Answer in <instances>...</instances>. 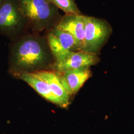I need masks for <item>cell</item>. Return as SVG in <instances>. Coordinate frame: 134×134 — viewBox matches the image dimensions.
<instances>
[{"label":"cell","instance_id":"obj_12","mask_svg":"<svg viewBox=\"0 0 134 134\" xmlns=\"http://www.w3.org/2000/svg\"><path fill=\"white\" fill-rule=\"evenodd\" d=\"M4 1H5V0H0V5L3 3V2H4Z\"/></svg>","mask_w":134,"mask_h":134},{"label":"cell","instance_id":"obj_10","mask_svg":"<svg viewBox=\"0 0 134 134\" xmlns=\"http://www.w3.org/2000/svg\"><path fill=\"white\" fill-rule=\"evenodd\" d=\"M19 77L27 82L44 98L54 104L63 107L62 102L53 94L48 84L35 76L34 73L24 72L19 76Z\"/></svg>","mask_w":134,"mask_h":134},{"label":"cell","instance_id":"obj_7","mask_svg":"<svg viewBox=\"0 0 134 134\" xmlns=\"http://www.w3.org/2000/svg\"><path fill=\"white\" fill-rule=\"evenodd\" d=\"M86 15L67 14L62 16L58 27L71 34L77 43L79 51H82L85 44Z\"/></svg>","mask_w":134,"mask_h":134},{"label":"cell","instance_id":"obj_8","mask_svg":"<svg viewBox=\"0 0 134 134\" xmlns=\"http://www.w3.org/2000/svg\"><path fill=\"white\" fill-rule=\"evenodd\" d=\"M62 73L59 78L69 96L77 93L91 75L89 68L68 70Z\"/></svg>","mask_w":134,"mask_h":134},{"label":"cell","instance_id":"obj_2","mask_svg":"<svg viewBox=\"0 0 134 134\" xmlns=\"http://www.w3.org/2000/svg\"><path fill=\"white\" fill-rule=\"evenodd\" d=\"M28 28L40 33L57 26L63 15L49 0H18Z\"/></svg>","mask_w":134,"mask_h":134},{"label":"cell","instance_id":"obj_9","mask_svg":"<svg viewBox=\"0 0 134 134\" xmlns=\"http://www.w3.org/2000/svg\"><path fill=\"white\" fill-rule=\"evenodd\" d=\"M34 74L48 84L53 94L62 102L64 107L68 105L70 96L63 87L58 75L47 71H41L34 72Z\"/></svg>","mask_w":134,"mask_h":134},{"label":"cell","instance_id":"obj_11","mask_svg":"<svg viewBox=\"0 0 134 134\" xmlns=\"http://www.w3.org/2000/svg\"><path fill=\"white\" fill-rule=\"evenodd\" d=\"M58 9L67 14H81L75 0H49Z\"/></svg>","mask_w":134,"mask_h":134},{"label":"cell","instance_id":"obj_1","mask_svg":"<svg viewBox=\"0 0 134 134\" xmlns=\"http://www.w3.org/2000/svg\"><path fill=\"white\" fill-rule=\"evenodd\" d=\"M51 55L46 38L33 32L24 34L13 44L10 62L13 69L31 70L45 65Z\"/></svg>","mask_w":134,"mask_h":134},{"label":"cell","instance_id":"obj_6","mask_svg":"<svg viewBox=\"0 0 134 134\" xmlns=\"http://www.w3.org/2000/svg\"><path fill=\"white\" fill-rule=\"evenodd\" d=\"M100 58L98 55L83 51H72L63 60L55 62V69L61 72L68 70L90 68L98 64Z\"/></svg>","mask_w":134,"mask_h":134},{"label":"cell","instance_id":"obj_4","mask_svg":"<svg viewBox=\"0 0 134 134\" xmlns=\"http://www.w3.org/2000/svg\"><path fill=\"white\" fill-rule=\"evenodd\" d=\"M112 32L105 19L86 15L85 44L82 51L98 55Z\"/></svg>","mask_w":134,"mask_h":134},{"label":"cell","instance_id":"obj_5","mask_svg":"<svg viewBox=\"0 0 134 134\" xmlns=\"http://www.w3.org/2000/svg\"><path fill=\"white\" fill-rule=\"evenodd\" d=\"M46 40L55 62L63 60L72 51H78L77 43L72 35L55 26L46 32Z\"/></svg>","mask_w":134,"mask_h":134},{"label":"cell","instance_id":"obj_3","mask_svg":"<svg viewBox=\"0 0 134 134\" xmlns=\"http://www.w3.org/2000/svg\"><path fill=\"white\" fill-rule=\"evenodd\" d=\"M29 29L18 0H5L0 5V34L10 37H20Z\"/></svg>","mask_w":134,"mask_h":134}]
</instances>
